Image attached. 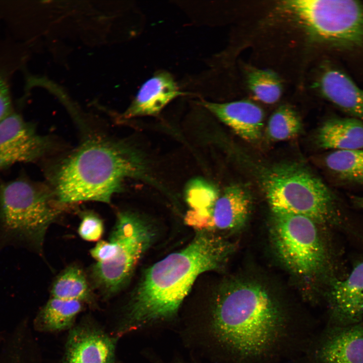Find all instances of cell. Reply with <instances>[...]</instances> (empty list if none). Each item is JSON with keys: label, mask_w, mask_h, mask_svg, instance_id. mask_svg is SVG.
I'll use <instances>...</instances> for the list:
<instances>
[{"label": "cell", "mask_w": 363, "mask_h": 363, "mask_svg": "<svg viewBox=\"0 0 363 363\" xmlns=\"http://www.w3.org/2000/svg\"><path fill=\"white\" fill-rule=\"evenodd\" d=\"M305 320L261 283L242 279L218 291L203 328L232 363H272L295 344Z\"/></svg>", "instance_id": "6da1fadb"}, {"label": "cell", "mask_w": 363, "mask_h": 363, "mask_svg": "<svg viewBox=\"0 0 363 363\" xmlns=\"http://www.w3.org/2000/svg\"><path fill=\"white\" fill-rule=\"evenodd\" d=\"M233 250L222 237L198 231L184 249L147 269L127 305L120 333L173 319L198 276L220 269Z\"/></svg>", "instance_id": "7a4b0ae2"}, {"label": "cell", "mask_w": 363, "mask_h": 363, "mask_svg": "<svg viewBox=\"0 0 363 363\" xmlns=\"http://www.w3.org/2000/svg\"><path fill=\"white\" fill-rule=\"evenodd\" d=\"M144 161L126 142L96 136L84 141L53 169L47 178L58 202L110 203L129 178H141Z\"/></svg>", "instance_id": "3957f363"}, {"label": "cell", "mask_w": 363, "mask_h": 363, "mask_svg": "<svg viewBox=\"0 0 363 363\" xmlns=\"http://www.w3.org/2000/svg\"><path fill=\"white\" fill-rule=\"evenodd\" d=\"M61 205L50 186L24 175L1 182L0 249L15 244L41 251Z\"/></svg>", "instance_id": "277c9868"}, {"label": "cell", "mask_w": 363, "mask_h": 363, "mask_svg": "<svg viewBox=\"0 0 363 363\" xmlns=\"http://www.w3.org/2000/svg\"><path fill=\"white\" fill-rule=\"evenodd\" d=\"M261 182L272 212L305 216L319 224L339 222L331 192L302 165L292 163L274 165L264 172Z\"/></svg>", "instance_id": "5b68a950"}, {"label": "cell", "mask_w": 363, "mask_h": 363, "mask_svg": "<svg viewBox=\"0 0 363 363\" xmlns=\"http://www.w3.org/2000/svg\"><path fill=\"white\" fill-rule=\"evenodd\" d=\"M318 225L305 216L272 212L271 233L275 251L291 272L305 280L324 274L330 267V254Z\"/></svg>", "instance_id": "8992f818"}, {"label": "cell", "mask_w": 363, "mask_h": 363, "mask_svg": "<svg viewBox=\"0 0 363 363\" xmlns=\"http://www.w3.org/2000/svg\"><path fill=\"white\" fill-rule=\"evenodd\" d=\"M154 236L151 227L136 214L117 213L110 235L117 243V253L109 261L96 262L91 271L95 286L104 297L111 296L124 287Z\"/></svg>", "instance_id": "52a82bcc"}, {"label": "cell", "mask_w": 363, "mask_h": 363, "mask_svg": "<svg viewBox=\"0 0 363 363\" xmlns=\"http://www.w3.org/2000/svg\"><path fill=\"white\" fill-rule=\"evenodd\" d=\"M50 141L39 134L32 124L14 111L0 122V170L43 157Z\"/></svg>", "instance_id": "ba28073f"}, {"label": "cell", "mask_w": 363, "mask_h": 363, "mask_svg": "<svg viewBox=\"0 0 363 363\" xmlns=\"http://www.w3.org/2000/svg\"><path fill=\"white\" fill-rule=\"evenodd\" d=\"M311 347L312 363H363V321L326 325Z\"/></svg>", "instance_id": "9c48e42d"}, {"label": "cell", "mask_w": 363, "mask_h": 363, "mask_svg": "<svg viewBox=\"0 0 363 363\" xmlns=\"http://www.w3.org/2000/svg\"><path fill=\"white\" fill-rule=\"evenodd\" d=\"M325 298L327 325L345 326L363 321V261L343 279L330 282Z\"/></svg>", "instance_id": "30bf717a"}, {"label": "cell", "mask_w": 363, "mask_h": 363, "mask_svg": "<svg viewBox=\"0 0 363 363\" xmlns=\"http://www.w3.org/2000/svg\"><path fill=\"white\" fill-rule=\"evenodd\" d=\"M116 339L96 327H77L69 335L64 363H114Z\"/></svg>", "instance_id": "8fae6325"}, {"label": "cell", "mask_w": 363, "mask_h": 363, "mask_svg": "<svg viewBox=\"0 0 363 363\" xmlns=\"http://www.w3.org/2000/svg\"><path fill=\"white\" fill-rule=\"evenodd\" d=\"M201 104L243 139L254 142L261 138L264 112L254 102L246 100L225 103L204 101Z\"/></svg>", "instance_id": "7c38bea8"}, {"label": "cell", "mask_w": 363, "mask_h": 363, "mask_svg": "<svg viewBox=\"0 0 363 363\" xmlns=\"http://www.w3.org/2000/svg\"><path fill=\"white\" fill-rule=\"evenodd\" d=\"M252 207V198L245 187L238 185L227 187L214 205L209 217L208 231L241 229L249 218Z\"/></svg>", "instance_id": "4fadbf2b"}, {"label": "cell", "mask_w": 363, "mask_h": 363, "mask_svg": "<svg viewBox=\"0 0 363 363\" xmlns=\"http://www.w3.org/2000/svg\"><path fill=\"white\" fill-rule=\"evenodd\" d=\"M183 94L169 73L158 72L141 86L125 111L124 117L156 115L171 101Z\"/></svg>", "instance_id": "5bb4252c"}, {"label": "cell", "mask_w": 363, "mask_h": 363, "mask_svg": "<svg viewBox=\"0 0 363 363\" xmlns=\"http://www.w3.org/2000/svg\"><path fill=\"white\" fill-rule=\"evenodd\" d=\"M320 92L327 100L363 123V89L337 69L324 70L317 82Z\"/></svg>", "instance_id": "9a60e30c"}, {"label": "cell", "mask_w": 363, "mask_h": 363, "mask_svg": "<svg viewBox=\"0 0 363 363\" xmlns=\"http://www.w3.org/2000/svg\"><path fill=\"white\" fill-rule=\"evenodd\" d=\"M316 141L326 149H363V123L353 117L329 119L319 129Z\"/></svg>", "instance_id": "2e32d148"}, {"label": "cell", "mask_w": 363, "mask_h": 363, "mask_svg": "<svg viewBox=\"0 0 363 363\" xmlns=\"http://www.w3.org/2000/svg\"><path fill=\"white\" fill-rule=\"evenodd\" d=\"M219 195L212 185L205 180L196 178L187 186L186 197L190 209L185 222L198 231H207L210 215Z\"/></svg>", "instance_id": "e0dca14e"}, {"label": "cell", "mask_w": 363, "mask_h": 363, "mask_svg": "<svg viewBox=\"0 0 363 363\" xmlns=\"http://www.w3.org/2000/svg\"><path fill=\"white\" fill-rule=\"evenodd\" d=\"M83 303L73 300L51 297L38 313L33 322L40 332H56L71 328Z\"/></svg>", "instance_id": "ac0fdd59"}, {"label": "cell", "mask_w": 363, "mask_h": 363, "mask_svg": "<svg viewBox=\"0 0 363 363\" xmlns=\"http://www.w3.org/2000/svg\"><path fill=\"white\" fill-rule=\"evenodd\" d=\"M51 297L78 300L90 304L93 294L84 271L78 266L66 268L54 280L51 289Z\"/></svg>", "instance_id": "d6986e66"}, {"label": "cell", "mask_w": 363, "mask_h": 363, "mask_svg": "<svg viewBox=\"0 0 363 363\" xmlns=\"http://www.w3.org/2000/svg\"><path fill=\"white\" fill-rule=\"evenodd\" d=\"M324 163L341 180L363 183V149L334 150L326 156Z\"/></svg>", "instance_id": "ffe728a7"}, {"label": "cell", "mask_w": 363, "mask_h": 363, "mask_svg": "<svg viewBox=\"0 0 363 363\" xmlns=\"http://www.w3.org/2000/svg\"><path fill=\"white\" fill-rule=\"evenodd\" d=\"M246 82L254 97L264 103H275L281 96L282 81L278 74L272 70L249 69L246 73Z\"/></svg>", "instance_id": "44dd1931"}, {"label": "cell", "mask_w": 363, "mask_h": 363, "mask_svg": "<svg viewBox=\"0 0 363 363\" xmlns=\"http://www.w3.org/2000/svg\"><path fill=\"white\" fill-rule=\"evenodd\" d=\"M301 130L302 123L298 114L290 106L283 105L270 116L267 133L271 140L280 141L296 136Z\"/></svg>", "instance_id": "7402d4cb"}, {"label": "cell", "mask_w": 363, "mask_h": 363, "mask_svg": "<svg viewBox=\"0 0 363 363\" xmlns=\"http://www.w3.org/2000/svg\"><path fill=\"white\" fill-rule=\"evenodd\" d=\"M80 236L88 241H98L104 232V224L101 219L91 212L83 213L78 229Z\"/></svg>", "instance_id": "603a6c76"}, {"label": "cell", "mask_w": 363, "mask_h": 363, "mask_svg": "<svg viewBox=\"0 0 363 363\" xmlns=\"http://www.w3.org/2000/svg\"><path fill=\"white\" fill-rule=\"evenodd\" d=\"M117 251L116 241L109 237L108 240H99L90 251V255L96 262H106L112 260Z\"/></svg>", "instance_id": "cb8c5ba5"}, {"label": "cell", "mask_w": 363, "mask_h": 363, "mask_svg": "<svg viewBox=\"0 0 363 363\" xmlns=\"http://www.w3.org/2000/svg\"><path fill=\"white\" fill-rule=\"evenodd\" d=\"M12 112L13 110L8 86L4 78L0 75V122Z\"/></svg>", "instance_id": "d4e9b609"}, {"label": "cell", "mask_w": 363, "mask_h": 363, "mask_svg": "<svg viewBox=\"0 0 363 363\" xmlns=\"http://www.w3.org/2000/svg\"><path fill=\"white\" fill-rule=\"evenodd\" d=\"M354 202L356 206L363 209V197L355 198Z\"/></svg>", "instance_id": "484cf974"}]
</instances>
